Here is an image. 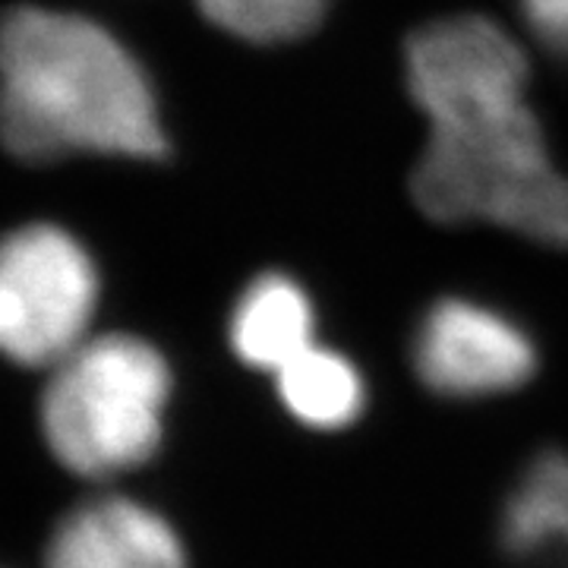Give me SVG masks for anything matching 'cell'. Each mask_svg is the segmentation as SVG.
Returning <instances> with one entry per match:
<instances>
[{
    "instance_id": "6da1fadb",
    "label": "cell",
    "mask_w": 568,
    "mask_h": 568,
    "mask_svg": "<svg viewBox=\"0 0 568 568\" xmlns=\"http://www.w3.org/2000/svg\"><path fill=\"white\" fill-rule=\"evenodd\" d=\"M410 99L429 121L410 193L439 224L487 222L568 250V178L530 111L528 58L499 22L448 17L405 48Z\"/></svg>"
},
{
    "instance_id": "7a4b0ae2",
    "label": "cell",
    "mask_w": 568,
    "mask_h": 568,
    "mask_svg": "<svg viewBox=\"0 0 568 568\" xmlns=\"http://www.w3.org/2000/svg\"><path fill=\"white\" fill-rule=\"evenodd\" d=\"M0 142L26 162L168 145L140 61L99 22L44 7L0 17Z\"/></svg>"
},
{
    "instance_id": "3957f363",
    "label": "cell",
    "mask_w": 568,
    "mask_h": 568,
    "mask_svg": "<svg viewBox=\"0 0 568 568\" xmlns=\"http://www.w3.org/2000/svg\"><path fill=\"white\" fill-rule=\"evenodd\" d=\"M51 369L41 426L63 467L80 477H114L159 452L174 392L159 347L136 335H99Z\"/></svg>"
},
{
    "instance_id": "277c9868",
    "label": "cell",
    "mask_w": 568,
    "mask_h": 568,
    "mask_svg": "<svg viewBox=\"0 0 568 568\" xmlns=\"http://www.w3.org/2000/svg\"><path fill=\"white\" fill-rule=\"evenodd\" d=\"M99 275L58 224H26L0 237V354L22 366H58L85 342Z\"/></svg>"
},
{
    "instance_id": "5b68a950",
    "label": "cell",
    "mask_w": 568,
    "mask_h": 568,
    "mask_svg": "<svg viewBox=\"0 0 568 568\" xmlns=\"http://www.w3.org/2000/svg\"><path fill=\"white\" fill-rule=\"evenodd\" d=\"M417 383L446 402H489L521 392L540 373V347L525 325L474 297H439L410 338Z\"/></svg>"
},
{
    "instance_id": "8992f818",
    "label": "cell",
    "mask_w": 568,
    "mask_h": 568,
    "mask_svg": "<svg viewBox=\"0 0 568 568\" xmlns=\"http://www.w3.org/2000/svg\"><path fill=\"white\" fill-rule=\"evenodd\" d=\"M48 568H186V549L155 508L108 496L63 518Z\"/></svg>"
},
{
    "instance_id": "52a82bcc",
    "label": "cell",
    "mask_w": 568,
    "mask_h": 568,
    "mask_svg": "<svg viewBox=\"0 0 568 568\" xmlns=\"http://www.w3.org/2000/svg\"><path fill=\"white\" fill-rule=\"evenodd\" d=\"M227 342L241 364L275 376L320 342L313 297L297 278L265 272L241 291L231 310Z\"/></svg>"
},
{
    "instance_id": "ba28073f",
    "label": "cell",
    "mask_w": 568,
    "mask_h": 568,
    "mask_svg": "<svg viewBox=\"0 0 568 568\" xmlns=\"http://www.w3.org/2000/svg\"><path fill=\"white\" fill-rule=\"evenodd\" d=\"M499 547L515 562L568 559V452H537L499 508Z\"/></svg>"
},
{
    "instance_id": "9c48e42d",
    "label": "cell",
    "mask_w": 568,
    "mask_h": 568,
    "mask_svg": "<svg viewBox=\"0 0 568 568\" xmlns=\"http://www.w3.org/2000/svg\"><path fill=\"white\" fill-rule=\"evenodd\" d=\"M272 379L284 414L313 433H342L357 424L369 405L364 369L345 351L323 342L282 366Z\"/></svg>"
},
{
    "instance_id": "30bf717a",
    "label": "cell",
    "mask_w": 568,
    "mask_h": 568,
    "mask_svg": "<svg viewBox=\"0 0 568 568\" xmlns=\"http://www.w3.org/2000/svg\"><path fill=\"white\" fill-rule=\"evenodd\" d=\"M332 0H196L203 17L250 44H287L310 36Z\"/></svg>"
},
{
    "instance_id": "8fae6325",
    "label": "cell",
    "mask_w": 568,
    "mask_h": 568,
    "mask_svg": "<svg viewBox=\"0 0 568 568\" xmlns=\"http://www.w3.org/2000/svg\"><path fill=\"white\" fill-rule=\"evenodd\" d=\"M530 32L568 54V0H518Z\"/></svg>"
}]
</instances>
